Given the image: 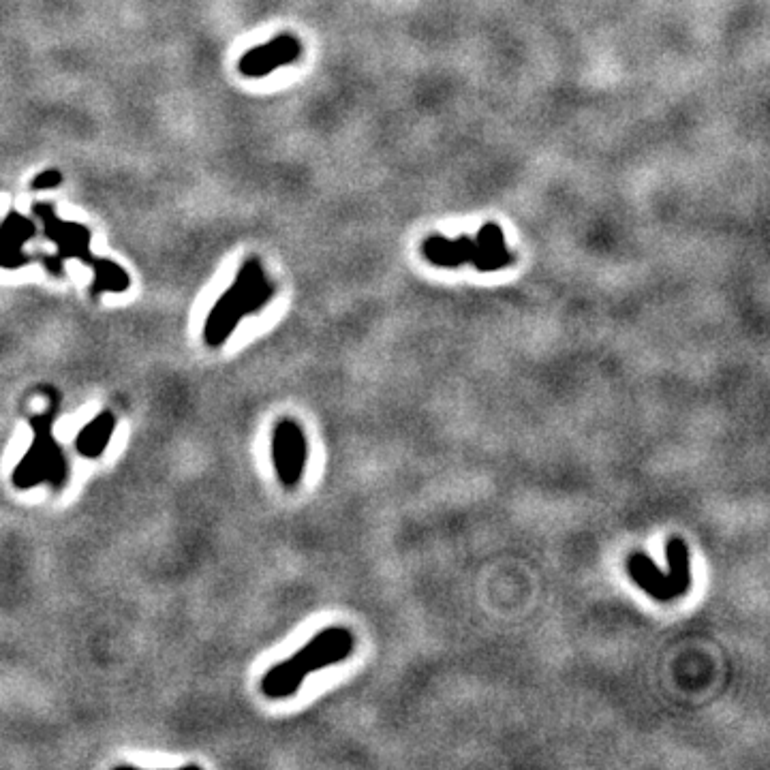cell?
<instances>
[{"mask_svg":"<svg viewBox=\"0 0 770 770\" xmlns=\"http://www.w3.org/2000/svg\"><path fill=\"white\" fill-rule=\"evenodd\" d=\"M33 212L43 221V234L58 246L60 259H77L82 264H88L95 270V283H92V294H122L131 285V279L125 268L110 259H103L90 253V229L82 223L63 221L56 217L52 204H35Z\"/></svg>","mask_w":770,"mask_h":770,"instance_id":"3","label":"cell"},{"mask_svg":"<svg viewBox=\"0 0 770 770\" xmlns=\"http://www.w3.org/2000/svg\"><path fill=\"white\" fill-rule=\"evenodd\" d=\"M473 240L477 244L475 257L505 251V236H503V229L497 223H486L480 231H477V236Z\"/></svg>","mask_w":770,"mask_h":770,"instance_id":"12","label":"cell"},{"mask_svg":"<svg viewBox=\"0 0 770 770\" xmlns=\"http://www.w3.org/2000/svg\"><path fill=\"white\" fill-rule=\"evenodd\" d=\"M625 567L629 578L634 580L646 595L657 599V602H672V599L679 597L676 595L670 576L666 572H661L649 554L644 552L629 554Z\"/></svg>","mask_w":770,"mask_h":770,"instance_id":"8","label":"cell"},{"mask_svg":"<svg viewBox=\"0 0 770 770\" xmlns=\"http://www.w3.org/2000/svg\"><path fill=\"white\" fill-rule=\"evenodd\" d=\"M424 257L439 268H458L462 264H471L477 255V244L471 236H430L422 244Z\"/></svg>","mask_w":770,"mask_h":770,"instance_id":"9","label":"cell"},{"mask_svg":"<svg viewBox=\"0 0 770 770\" xmlns=\"http://www.w3.org/2000/svg\"><path fill=\"white\" fill-rule=\"evenodd\" d=\"M114 428H116L114 413L112 411L99 413L97 418L88 422L80 430V435H77V439H75L77 454L84 456V458L103 456V452L107 450V445H110V439L114 435Z\"/></svg>","mask_w":770,"mask_h":770,"instance_id":"10","label":"cell"},{"mask_svg":"<svg viewBox=\"0 0 770 770\" xmlns=\"http://www.w3.org/2000/svg\"><path fill=\"white\" fill-rule=\"evenodd\" d=\"M35 234V223H30L18 212H11L5 223L0 225V268L15 270L30 264L33 259H39V255L22 253V244L28 242V238H33Z\"/></svg>","mask_w":770,"mask_h":770,"instance_id":"7","label":"cell"},{"mask_svg":"<svg viewBox=\"0 0 770 770\" xmlns=\"http://www.w3.org/2000/svg\"><path fill=\"white\" fill-rule=\"evenodd\" d=\"M353 651V636L345 627H326L302 649L281 664L272 666L261 679V693L270 700L296 696L308 674L341 664Z\"/></svg>","mask_w":770,"mask_h":770,"instance_id":"1","label":"cell"},{"mask_svg":"<svg viewBox=\"0 0 770 770\" xmlns=\"http://www.w3.org/2000/svg\"><path fill=\"white\" fill-rule=\"evenodd\" d=\"M300 56H302L300 39L296 35L283 33L279 37H274L272 41L257 45V48H251L246 52L238 60V71L244 77H266L276 69L296 63Z\"/></svg>","mask_w":770,"mask_h":770,"instance_id":"6","label":"cell"},{"mask_svg":"<svg viewBox=\"0 0 770 770\" xmlns=\"http://www.w3.org/2000/svg\"><path fill=\"white\" fill-rule=\"evenodd\" d=\"M306 460L308 443L302 426L291 418L276 422L272 430V462L276 475H279V482L287 490H294L300 484Z\"/></svg>","mask_w":770,"mask_h":770,"instance_id":"5","label":"cell"},{"mask_svg":"<svg viewBox=\"0 0 770 770\" xmlns=\"http://www.w3.org/2000/svg\"><path fill=\"white\" fill-rule=\"evenodd\" d=\"M274 291L276 287L266 276L261 261L257 257L246 259L236 274V281L223 291V296L212 306L204 326L206 345H225L244 317L264 311V306L274 298Z\"/></svg>","mask_w":770,"mask_h":770,"instance_id":"2","label":"cell"},{"mask_svg":"<svg viewBox=\"0 0 770 770\" xmlns=\"http://www.w3.org/2000/svg\"><path fill=\"white\" fill-rule=\"evenodd\" d=\"M60 182H63V174H60L56 167H52V169H45V172L37 174L33 180H30V189H33V191H50V189H56Z\"/></svg>","mask_w":770,"mask_h":770,"instance_id":"14","label":"cell"},{"mask_svg":"<svg viewBox=\"0 0 770 770\" xmlns=\"http://www.w3.org/2000/svg\"><path fill=\"white\" fill-rule=\"evenodd\" d=\"M514 261H516V255L505 249L499 253H488V255L475 257L471 264L475 270H480V272H492V270H501V268L512 266Z\"/></svg>","mask_w":770,"mask_h":770,"instance_id":"13","label":"cell"},{"mask_svg":"<svg viewBox=\"0 0 770 770\" xmlns=\"http://www.w3.org/2000/svg\"><path fill=\"white\" fill-rule=\"evenodd\" d=\"M56 413V403H52L43 413H37L30 418V426H33V445H30V450L24 454L22 462L13 471L15 488L28 490L41 484L63 488L67 484L71 473L69 462L52 433Z\"/></svg>","mask_w":770,"mask_h":770,"instance_id":"4","label":"cell"},{"mask_svg":"<svg viewBox=\"0 0 770 770\" xmlns=\"http://www.w3.org/2000/svg\"><path fill=\"white\" fill-rule=\"evenodd\" d=\"M666 561H668V576L674 584L676 595H687L691 589V559L689 548L681 537H672L666 544Z\"/></svg>","mask_w":770,"mask_h":770,"instance_id":"11","label":"cell"}]
</instances>
